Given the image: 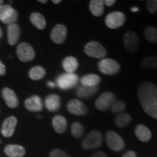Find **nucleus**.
I'll return each instance as SVG.
<instances>
[{"instance_id": "f257e3e1", "label": "nucleus", "mask_w": 157, "mask_h": 157, "mask_svg": "<svg viewBox=\"0 0 157 157\" xmlns=\"http://www.w3.org/2000/svg\"><path fill=\"white\" fill-rule=\"evenodd\" d=\"M137 95L143 111L157 119V87L151 82H144L138 88Z\"/></svg>"}, {"instance_id": "f03ea898", "label": "nucleus", "mask_w": 157, "mask_h": 157, "mask_svg": "<svg viewBox=\"0 0 157 157\" xmlns=\"http://www.w3.org/2000/svg\"><path fill=\"white\" fill-rule=\"evenodd\" d=\"M78 82V76L75 73H64L57 77L56 84L63 90H68L75 87Z\"/></svg>"}, {"instance_id": "7ed1b4c3", "label": "nucleus", "mask_w": 157, "mask_h": 157, "mask_svg": "<svg viewBox=\"0 0 157 157\" xmlns=\"http://www.w3.org/2000/svg\"><path fill=\"white\" fill-rule=\"evenodd\" d=\"M103 136L99 131L93 130L90 132L82 140V147L85 150L97 148L102 145Z\"/></svg>"}, {"instance_id": "20e7f679", "label": "nucleus", "mask_w": 157, "mask_h": 157, "mask_svg": "<svg viewBox=\"0 0 157 157\" xmlns=\"http://www.w3.org/2000/svg\"><path fill=\"white\" fill-rule=\"evenodd\" d=\"M84 52L88 56L95 58H104L107 55V51L101 43L96 41L87 42L84 46Z\"/></svg>"}, {"instance_id": "39448f33", "label": "nucleus", "mask_w": 157, "mask_h": 157, "mask_svg": "<svg viewBox=\"0 0 157 157\" xmlns=\"http://www.w3.org/2000/svg\"><path fill=\"white\" fill-rule=\"evenodd\" d=\"M98 68L103 74L114 75L120 70V65L113 59L103 58L98 63Z\"/></svg>"}, {"instance_id": "423d86ee", "label": "nucleus", "mask_w": 157, "mask_h": 157, "mask_svg": "<svg viewBox=\"0 0 157 157\" xmlns=\"http://www.w3.org/2000/svg\"><path fill=\"white\" fill-rule=\"evenodd\" d=\"M106 143L110 149L113 151H121L124 148V141L120 135L114 131L109 130L106 133Z\"/></svg>"}, {"instance_id": "0eeeda50", "label": "nucleus", "mask_w": 157, "mask_h": 157, "mask_svg": "<svg viewBox=\"0 0 157 157\" xmlns=\"http://www.w3.org/2000/svg\"><path fill=\"white\" fill-rule=\"evenodd\" d=\"M125 23V15L119 11L112 12L105 17V23L106 26L111 29H117L122 26Z\"/></svg>"}, {"instance_id": "6e6552de", "label": "nucleus", "mask_w": 157, "mask_h": 157, "mask_svg": "<svg viewBox=\"0 0 157 157\" xmlns=\"http://www.w3.org/2000/svg\"><path fill=\"white\" fill-rule=\"evenodd\" d=\"M116 101V95L111 92H105L101 94L95 101V107L99 111H106L111 109Z\"/></svg>"}, {"instance_id": "1a4fd4ad", "label": "nucleus", "mask_w": 157, "mask_h": 157, "mask_svg": "<svg viewBox=\"0 0 157 157\" xmlns=\"http://www.w3.org/2000/svg\"><path fill=\"white\" fill-rule=\"evenodd\" d=\"M17 56L22 62H29L32 60L35 57V51L31 44L26 42L19 44L16 50Z\"/></svg>"}, {"instance_id": "9d476101", "label": "nucleus", "mask_w": 157, "mask_h": 157, "mask_svg": "<svg viewBox=\"0 0 157 157\" xmlns=\"http://www.w3.org/2000/svg\"><path fill=\"white\" fill-rule=\"evenodd\" d=\"M124 46L127 52H135L139 46V37L134 31H129L123 36Z\"/></svg>"}, {"instance_id": "9b49d317", "label": "nucleus", "mask_w": 157, "mask_h": 157, "mask_svg": "<svg viewBox=\"0 0 157 157\" xmlns=\"http://www.w3.org/2000/svg\"><path fill=\"white\" fill-rule=\"evenodd\" d=\"M67 33L68 30L66 26L63 24H58L51 31L50 38L56 44H60L66 40Z\"/></svg>"}, {"instance_id": "f8f14e48", "label": "nucleus", "mask_w": 157, "mask_h": 157, "mask_svg": "<svg viewBox=\"0 0 157 157\" xmlns=\"http://www.w3.org/2000/svg\"><path fill=\"white\" fill-rule=\"evenodd\" d=\"M67 109L71 113L76 116H84L87 113V108L83 102L77 99H72L67 104Z\"/></svg>"}, {"instance_id": "ddd939ff", "label": "nucleus", "mask_w": 157, "mask_h": 157, "mask_svg": "<svg viewBox=\"0 0 157 157\" xmlns=\"http://www.w3.org/2000/svg\"><path fill=\"white\" fill-rule=\"evenodd\" d=\"M17 122V119L15 117H13V116L7 117L4 121L2 126V135L5 137H11L12 135L14 134Z\"/></svg>"}, {"instance_id": "4468645a", "label": "nucleus", "mask_w": 157, "mask_h": 157, "mask_svg": "<svg viewBox=\"0 0 157 157\" xmlns=\"http://www.w3.org/2000/svg\"><path fill=\"white\" fill-rule=\"evenodd\" d=\"M2 97L7 106L11 108V109H15L17 107L19 101L16 94L15 93L13 90L10 89V88L5 87L2 89Z\"/></svg>"}, {"instance_id": "2eb2a0df", "label": "nucleus", "mask_w": 157, "mask_h": 157, "mask_svg": "<svg viewBox=\"0 0 157 157\" xmlns=\"http://www.w3.org/2000/svg\"><path fill=\"white\" fill-rule=\"evenodd\" d=\"M24 104L26 109L32 112H39L43 109L42 99L37 95H33L27 98L25 101Z\"/></svg>"}, {"instance_id": "dca6fc26", "label": "nucleus", "mask_w": 157, "mask_h": 157, "mask_svg": "<svg viewBox=\"0 0 157 157\" xmlns=\"http://www.w3.org/2000/svg\"><path fill=\"white\" fill-rule=\"evenodd\" d=\"M21 34V29L15 23L8 25L7 26V39L10 45L16 44L18 42Z\"/></svg>"}, {"instance_id": "f3484780", "label": "nucleus", "mask_w": 157, "mask_h": 157, "mask_svg": "<svg viewBox=\"0 0 157 157\" xmlns=\"http://www.w3.org/2000/svg\"><path fill=\"white\" fill-rule=\"evenodd\" d=\"M98 91V86L95 87H88V86L80 85L76 89V94L78 98L82 99H87V98L93 97Z\"/></svg>"}, {"instance_id": "a211bd4d", "label": "nucleus", "mask_w": 157, "mask_h": 157, "mask_svg": "<svg viewBox=\"0 0 157 157\" xmlns=\"http://www.w3.org/2000/svg\"><path fill=\"white\" fill-rule=\"evenodd\" d=\"M52 127L55 131L58 134H62L66 131L67 128V120L64 117L61 115H56L53 117L52 121Z\"/></svg>"}, {"instance_id": "6ab92c4d", "label": "nucleus", "mask_w": 157, "mask_h": 157, "mask_svg": "<svg viewBox=\"0 0 157 157\" xmlns=\"http://www.w3.org/2000/svg\"><path fill=\"white\" fill-rule=\"evenodd\" d=\"M45 106L48 111H57L60 108V98L58 95H50L45 98Z\"/></svg>"}, {"instance_id": "aec40b11", "label": "nucleus", "mask_w": 157, "mask_h": 157, "mask_svg": "<svg viewBox=\"0 0 157 157\" xmlns=\"http://www.w3.org/2000/svg\"><path fill=\"white\" fill-rule=\"evenodd\" d=\"M62 66L66 73L74 74L78 68V60L73 56L66 57L63 60Z\"/></svg>"}, {"instance_id": "412c9836", "label": "nucleus", "mask_w": 157, "mask_h": 157, "mask_svg": "<svg viewBox=\"0 0 157 157\" xmlns=\"http://www.w3.org/2000/svg\"><path fill=\"white\" fill-rule=\"evenodd\" d=\"M5 153L9 157H23L25 154V150L19 145H7L5 148Z\"/></svg>"}, {"instance_id": "4be33fe9", "label": "nucleus", "mask_w": 157, "mask_h": 157, "mask_svg": "<svg viewBox=\"0 0 157 157\" xmlns=\"http://www.w3.org/2000/svg\"><path fill=\"white\" fill-rule=\"evenodd\" d=\"M135 133L137 138L142 142H148L151 138V132L143 124H138L135 127Z\"/></svg>"}, {"instance_id": "5701e85b", "label": "nucleus", "mask_w": 157, "mask_h": 157, "mask_svg": "<svg viewBox=\"0 0 157 157\" xmlns=\"http://www.w3.org/2000/svg\"><path fill=\"white\" fill-rule=\"evenodd\" d=\"M80 81H81L82 85L88 86V87H95L101 82V78L97 74H89L82 76Z\"/></svg>"}, {"instance_id": "b1692460", "label": "nucleus", "mask_w": 157, "mask_h": 157, "mask_svg": "<svg viewBox=\"0 0 157 157\" xmlns=\"http://www.w3.org/2000/svg\"><path fill=\"white\" fill-rule=\"evenodd\" d=\"M104 1L92 0L90 2V10L94 16L100 17L104 13Z\"/></svg>"}, {"instance_id": "393cba45", "label": "nucleus", "mask_w": 157, "mask_h": 157, "mask_svg": "<svg viewBox=\"0 0 157 157\" xmlns=\"http://www.w3.org/2000/svg\"><path fill=\"white\" fill-rule=\"evenodd\" d=\"M30 21L36 29H44L46 27V20L44 17L39 13H33L30 15Z\"/></svg>"}, {"instance_id": "a878e982", "label": "nucleus", "mask_w": 157, "mask_h": 157, "mask_svg": "<svg viewBox=\"0 0 157 157\" xmlns=\"http://www.w3.org/2000/svg\"><path fill=\"white\" fill-rule=\"evenodd\" d=\"M132 121V117L129 113L121 112L116 116L114 122L118 127H126Z\"/></svg>"}, {"instance_id": "bb28decb", "label": "nucleus", "mask_w": 157, "mask_h": 157, "mask_svg": "<svg viewBox=\"0 0 157 157\" xmlns=\"http://www.w3.org/2000/svg\"><path fill=\"white\" fill-rule=\"evenodd\" d=\"M17 17H18L17 12L11 7L6 12L5 15L2 17V19L0 21L2 23H5V24L10 25L16 22Z\"/></svg>"}, {"instance_id": "cd10ccee", "label": "nucleus", "mask_w": 157, "mask_h": 157, "mask_svg": "<svg viewBox=\"0 0 157 157\" xmlns=\"http://www.w3.org/2000/svg\"><path fill=\"white\" fill-rule=\"evenodd\" d=\"M46 71L42 66H36L31 68L29 72V76L32 80H40L44 77Z\"/></svg>"}, {"instance_id": "c85d7f7f", "label": "nucleus", "mask_w": 157, "mask_h": 157, "mask_svg": "<svg viewBox=\"0 0 157 157\" xmlns=\"http://www.w3.org/2000/svg\"><path fill=\"white\" fill-rule=\"evenodd\" d=\"M145 38L151 44H157V29L154 26H148L144 31Z\"/></svg>"}, {"instance_id": "c756f323", "label": "nucleus", "mask_w": 157, "mask_h": 157, "mask_svg": "<svg viewBox=\"0 0 157 157\" xmlns=\"http://www.w3.org/2000/svg\"><path fill=\"white\" fill-rule=\"evenodd\" d=\"M140 66L147 69L157 68V56H148L144 58L140 63Z\"/></svg>"}, {"instance_id": "7c9ffc66", "label": "nucleus", "mask_w": 157, "mask_h": 157, "mask_svg": "<svg viewBox=\"0 0 157 157\" xmlns=\"http://www.w3.org/2000/svg\"><path fill=\"white\" fill-rule=\"evenodd\" d=\"M71 134L76 138H80L84 133V127L81 123L74 122L72 124L71 128Z\"/></svg>"}, {"instance_id": "2f4dec72", "label": "nucleus", "mask_w": 157, "mask_h": 157, "mask_svg": "<svg viewBox=\"0 0 157 157\" xmlns=\"http://www.w3.org/2000/svg\"><path fill=\"white\" fill-rule=\"evenodd\" d=\"M126 109V104L122 101H116L111 107V111L113 113H119L123 112Z\"/></svg>"}, {"instance_id": "473e14b6", "label": "nucleus", "mask_w": 157, "mask_h": 157, "mask_svg": "<svg viewBox=\"0 0 157 157\" xmlns=\"http://www.w3.org/2000/svg\"><path fill=\"white\" fill-rule=\"evenodd\" d=\"M146 9L148 13L154 14L157 12V0H149L146 3Z\"/></svg>"}, {"instance_id": "72a5a7b5", "label": "nucleus", "mask_w": 157, "mask_h": 157, "mask_svg": "<svg viewBox=\"0 0 157 157\" xmlns=\"http://www.w3.org/2000/svg\"><path fill=\"white\" fill-rule=\"evenodd\" d=\"M49 157H71L68 154L61 150V149L56 148L50 152Z\"/></svg>"}, {"instance_id": "f704fd0d", "label": "nucleus", "mask_w": 157, "mask_h": 157, "mask_svg": "<svg viewBox=\"0 0 157 157\" xmlns=\"http://www.w3.org/2000/svg\"><path fill=\"white\" fill-rule=\"evenodd\" d=\"M10 7H11V6L9 5H3L2 6H0V20L2 19V17L5 15L6 12L8 10Z\"/></svg>"}, {"instance_id": "c9c22d12", "label": "nucleus", "mask_w": 157, "mask_h": 157, "mask_svg": "<svg viewBox=\"0 0 157 157\" xmlns=\"http://www.w3.org/2000/svg\"><path fill=\"white\" fill-rule=\"evenodd\" d=\"M6 73V67L3 63L0 60V76L5 75Z\"/></svg>"}, {"instance_id": "e433bc0d", "label": "nucleus", "mask_w": 157, "mask_h": 157, "mask_svg": "<svg viewBox=\"0 0 157 157\" xmlns=\"http://www.w3.org/2000/svg\"><path fill=\"white\" fill-rule=\"evenodd\" d=\"M122 157H136V154L133 151H128L123 155Z\"/></svg>"}, {"instance_id": "4c0bfd02", "label": "nucleus", "mask_w": 157, "mask_h": 157, "mask_svg": "<svg viewBox=\"0 0 157 157\" xmlns=\"http://www.w3.org/2000/svg\"><path fill=\"white\" fill-rule=\"evenodd\" d=\"M115 0H105V1H104V4L108 7H112L113 5H115Z\"/></svg>"}, {"instance_id": "58836bf2", "label": "nucleus", "mask_w": 157, "mask_h": 157, "mask_svg": "<svg viewBox=\"0 0 157 157\" xmlns=\"http://www.w3.org/2000/svg\"><path fill=\"white\" fill-rule=\"evenodd\" d=\"M92 157H107L106 155L104 154L103 152H101V151H98L96 152L94 154Z\"/></svg>"}, {"instance_id": "ea45409f", "label": "nucleus", "mask_w": 157, "mask_h": 157, "mask_svg": "<svg viewBox=\"0 0 157 157\" xmlns=\"http://www.w3.org/2000/svg\"><path fill=\"white\" fill-rule=\"evenodd\" d=\"M48 86H49L50 87H56V84L52 82H48Z\"/></svg>"}, {"instance_id": "a19ab883", "label": "nucleus", "mask_w": 157, "mask_h": 157, "mask_svg": "<svg viewBox=\"0 0 157 157\" xmlns=\"http://www.w3.org/2000/svg\"><path fill=\"white\" fill-rule=\"evenodd\" d=\"M131 11L133 12V13H136V12L139 11V8L137 7H133L131 8Z\"/></svg>"}, {"instance_id": "79ce46f5", "label": "nucleus", "mask_w": 157, "mask_h": 157, "mask_svg": "<svg viewBox=\"0 0 157 157\" xmlns=\"http://www.w3.org/2000/svg\"><path fill=\"white\" fill-rule=\"evenodd\" d=\"M52 3L54 4H60V2H61V1L60 0H52Z\"/></svg>"}, {"instance_id": "37998d69", "label": "nucleus", "mask_w": 157, "mask_h": 157, "mask_svg": "<svg viewBox=\"0 0 157 157\" xmlns=\"http://www.w3.org/2000/svg\"><path fill=\"white\" fill-rule=\"evenodd\" d=\"M39 2L40 3H42V4H45L48 2V0H39Z\"/></svg>"}, {"instance_id": "c03bdc74", "label": "nucleus", "mask_w": 157, "mask_h": 157, "mask_svg": "<svg viewBox=\"0 0 157 157\" xmlns=\"http://www.w3.org/2000/svg\"><path fill=\"white\" fill-rule=\"evenodd\" d=\"M2 36V29L0 28V38H1Z\"/></svg>"}, {"instance_id": "a18cd8bd", "label": "nucleus", "mask_w": 157, "mask_h": 157, "mask_svg": "<svg viewBox=\"0 0 157 157\" xmlns=\"http://www.w3.org/2000/svg\"><path fill=\"white\" fill-rule=\"evenodd\" d=\"M3 3H4V1H2V0H0V6L3 5Z\"/></svg>"}, {"instance_id": "49530a36", "label": "nucleus", "mask_w": 157, "mask_h": 157, "mask_svg": "<svg viewBox=\"0 0 157 157\" xmlns=\"http://www.w3.org/2000/svg\"><path fill=\"white\" fill-rule=\"evenodd\" d=\"M0 143H1V140H0Z\"/></svg>"}]
</instances>
